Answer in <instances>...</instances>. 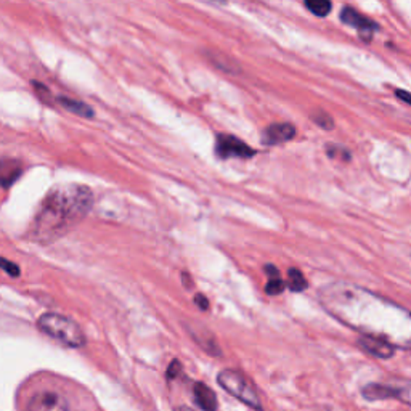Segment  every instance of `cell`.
I'll list each match as a JSON object with an SVG mask.
<instances>
[{
	"label": "cell",
	"instance_id": "12",
	"mask_svg": "<svg viewBox=\"0 0 411 411\" xmlns=\"http://www.w3.org/2000/svg\"><path fill=\"white\" fill-rule=\"evenodd\" d=\"M287 286H290V290L294 292H301L307 287V280L304 278L301 270L290 268V272H287Z\"/></svg>",
	"mask_w": 411,
	"mask_h": 411
},
{
	"label": "cell",
	"instance_id": "11",
	"mask_svg": "<svg viewBox=\"0 0 411 411\" xmlns=\"http://www.w3.org/2000/svg\"><path fill=\"white\" fill-rule=\"evenodd\" d=\"M56 102L60 107H63L64 109H68L69 113L73 114H78L82 117H92L93 116V109L89 107V105L84 103V102H79V100H73V98H68V97H58Z\"/></svg>",
	"mask_w": 411,
	"mask_h": 411
},
{
	"label": "cell",
	"instance_id": "20",
	"mask_svg": "<svg viewBox=\"0 0 411 411\" xmlns=\"http://www.w3.org/2000/svg\"><path fill=\"white\" fill-rule=\"evenodd\" d=\"M181 278H184L186 287H191V278L188 277V273H181Z\"/></svg>",
	"mask_w": 411,
	"mask_h": 411
},
{
	"label": "cell",
	"instance_id": "6",
	"mask_svg": "<svg viewBox=\"0 0 411 411\" xmlns=\"http://www.w3.org/2000/svg\"><path fill=\"white\" fill-rule=\"evenodd\" d=\"M340 21L350 28L358 29V32L362 34V37L365 40H369L373 31L378 29V25H376V23L367 18L365 15L358 13V11L352 7H344L342 10H340Z\"/></svg>",
	"mask_w": 411,
	"mask_h": 411
},
{
	"label": "cell",
	"instance_id": "18",
	"mask_svg": "<svg viewBox=\"0 0 411 411\" xmlns=\"http://www.w3.org/2000/svg\"><path fill=\"white\" fill-rule=\"evenodd\" d=\"M195 304H196L198 307L201 309V310H208V309H209V301H208V297L203 296V294H196V296H195Z\"/></svg>",
	"mask_w": 411,
	"mask_h": 411
},
{
	"label": "cell",
	"instance_id": "8",
	"mask_svg": "<svg viewBox=\"0 0 411 411\" xmlns=\"http://www.w3.org/2000/svg\"><path fill=\"white\" fill-rule=\"evenodd\" d=\"M358 344H360L367 352H369V354L381 357V358L392 357L393 350H395L393 349V345L387 342V340L381 338H374V336H362L360 340H358Z\"/></svg>",
	"mask_w": 411,
	"mask_h": 411
},
{
	"label": "cell",
	"instance_id": "7",
	"mask_svg": "<svg viewBox=\"0 0 411 411\" xmlns=\"http://www.w3.org/2000/svg\"><path fill=\"white\" fill-rule=\"evenodd\" d=\"M296 127L287 122H278V124L268 126L266 131L262 132V143L263 145H280L285 142H290L296 137Z\"/></svg>",
	"mask_w": 411,
	"mask_h": 411
},
{
	"label": "cell",
	"instance_id": "2",
	"mask_svg": "<svg viewBox=\"0 0 411 411\" xmlns=\"http://www.w3.org/2000/svg\"><path fill=\"white\" fill-rule=\"evenodd\" d=\"M39 330L47 336L54 338L58 342L71 349H79L85 345V334L74 320L60 314H44L37 320Z\"/></svg>",
	"mask_w": 411,
	"mask_h": 411
},
{
	"label": "cell",
	"instance_id": "17",
	"mask_svg": "<svg viewBox=\"0 0 411 411\" xmlns=\"http://www.w3.org/2000/svg\"><path fill=\"white\" fill-rule=\"evenodd\" d=\"M314 121L318 124L320 127L323 129H326V131H330V129L334 126V121L331 119L330 116H328L326 113H318V114H315L314 116Z\"/></svg>",
	"mask_w": 411,
	"mask_h": 411
},
{
	"label": "cell",
	"instance_id": "4",
	"mask_svg": "<svg viewBox=\"0 0 411 411\" xmlns=\"http://www.w3.org/2000/svg\"><path fill=\"white\" fill-rule=\"evenodd\" d=\"M215 155L222 157V160H228V157H239V160H249L256 155V151L246 145L243 140H239L234 135L220 133L217 135L215 140Z\"/></svg>",
	"mask_w": 411,
	"mask_h": 411
},
{
	"label": "cell",
	"instance_id": "3",
	"mask_svg": "<svg viewBox=\"0 0 411 411\" xmlns=\"http://www.w3.org/2000/svg\"><path fill=\"white\" fill-rule=\"evenodd\" d=\"M219 384L224 387V389L232 393L233 397H237L239 402H243L248 405V407L254 410H262V402L259 397V392L256 391V387L251 384V381H248L237 371H230V369H225L219 374Z\"/></svg>",
	"mask_w": 411,
	"mask_h": 411
},
{
	"label": "cell",
	"instance_id": "13",
	"mask_svg": "<svg viewBox=\"0 0 411 411\" xmlns=\"http://www.w3.org/2000/svg\"><path fill=\"white\" fill-rule=\"evenodd\" d=\"M305 7H307L315 16H326L331 11V2H326V0H307L305 2Z\"/></svg>",
	"mask_w": 411,
	"mask_h": 411
},
{
	"label": "cell",
	"instance_id": "19",
	"mask_svg": "<svg viewBox=\"0 0 411 411\" xmlns=\"http://www.w3.org/2000/svg\"><path fill=\"white\" fill-rule=\"evenodd\" d=\"M397 97H400L405 103L410 105L411 102V98H410V93L408 92H405V90H397Z\"/></svg>",
	"mask_w": 411,
	"mask_h": 411
},
{
	"label": "cell",
	"instance_id": "9",
	"mask_svg": "<svg viewBox=\"0 0 411 411\" xmlns=\"http://www.w3.org/2000/svg\"><path fill=\"white\" fill-rule=\"evenodd\" d=\"M21 166L18 161L11 160H2L0 161V186L7 188L13 181L20 177Z\"/></svg>",
	"mask_w": 411,
	"mask_h": 411
},
{
	"label": "cell",
	"instance_id": "15",
	"mask_svg": "<svg viewBox=\"0 0 411 411\" xmlns=\"http://www.w3.org/2000/svg\"><path fill=\"white\" fill-rule=\"evenodd\" d=\"M0 268H2L5 273H8L10 277H20V267L11 261H7L5 257H0Z\"/></svg>",
	"mask_w": 411,
	"mask_h": 411
},
{
	"label": "cell",
	"instance_id": "5",
	"mask_svg": "<svg viewBox=\"0 0 411 411\" xmlns=\"http://www.w3.org/2000/svg\"><path fill=\"white\" fill-rule=\"evenodd\" d=\"M28 411H69L68 402L61 393L45 391L39 392L31 398Z\"/></svg>",
	"mask_w": 411,
	"mask_h": 411
},
{
	"label": "cell",
	"instance_id": "14",
	"mask_svg": "<svg viewBox=\"0 0 411 411\" xmlns=\"http://www.w3.org/2000/svg\"><path fill=\"white\" fill-rule=\"evenodd\" d=\"M283 290H285V283H283V280L280 278V275L278 277L268 278L267 286H266V292L268 296H278L280 292H283Z\"/></svg>",
	"mask_w": 411,
	"mask_h": 411
},
{
	"label": "cell",
	"instance_id": "16",
	"mask_svg": "<svg viewBox=\"0 0 411 411\" xmlns=\"http://www.w3.org/2000/svg\"><path fill=\"white\" fill-rule=\"evenodd\" d=\"M328 156L330 157H340V160H344V161H347L349 160V151L345 150V148H340V146L338 145H334V146H328Z\"/></svg>",
	"mask_w": 411,
	"mask_h": 411
},
{
	"label": "cell",
	"instance_id": "1",
	"mask_svg": "<svg viewBox=\"0 0 411 411\" xmlns=\"http://www.w3.org/2000/svg\"><path fill=\"white\" fill-rule=\"evenodd\" d=\"M93 193L79 184L58 185L47 193L29 228V238L37 243H50L68 233L89 214Z\"/></svg>",
	"mask_w": 411,
	"mask_h": 411
},
{
	"label": "cell",
	"instance_id": "10",
	"mask_svg": "<svg viewBox=\"0 0 411 411\" xmlns=\"http://www.w3.org/2000/svg\"><path fill=\"white\" fill-rule=\"evenodd\" d=\"M195 400L206 411L217 410V397L213 389H209L208 386L199 383L195 386Z\"/></svg>",
	"mask_w": 411,
	"mask_h": 411
}]
</instances>
